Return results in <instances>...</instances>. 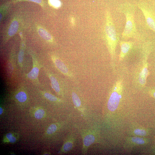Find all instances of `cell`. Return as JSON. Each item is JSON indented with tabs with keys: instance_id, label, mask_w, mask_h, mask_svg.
Wrapping results in <instances>:
<instances>
[{
	"instance_id": "32",
	"label": "cell",
	"mask_w": 155,
	"mask_h": 155,
	"mask_svg": "<svg viewBox=\"0 0 155 155\" xmlns=\"http://www.w3.org/2000/svg\"><path fill=\"white\" fill-rule=\"evenodd\" d=\"M10 154H12V155H15V154L14 153H10Z\"/></svg>"
},
{
	"instance_id": "25",
	"label": "cell",
	"mask_w": 155,
	"mask_h": 155,
	"mask_svg": "<svg viewBox=\"0 0 155 155\" xmlns=\"http://www.w3.org/2000/svg\"><path fill=\"white\" fill-rule=\"evenodd\" d=\"M148 93L152 97L155 98V89H149L148 90Z\"/></svg>"
},
{
	"instance_id": "7",
	"label": "cell",
	"mask_w": 155,
	"mask_h": 155,
	"mask_svg": "<svg viewBox=\"0 0 155 155\" xmlns=\"http://www.w3.org/2000/svg\"><path fill=\"white\" fill-rule=\"evenodd\" d=\"M152 49V46L151 43L146 42L144 44L143 52L145 57V59L138 76L139 83L140 86L142 87H144L145 85L147 78L149 75L147 59Z\"/></svg>"
},
{
	"instance_id": "15",
	"label": "cell",
	"mask_w": 155,
	"mask_h": 155,
	"mask_svg": "<svg viewBox=\"0 0 155 155\" xmlns=\"http://www.w3.org/2000/svg\"><path fill=\"white\" fill-rule=\"evenodd\" d=\"M120 52L119 56V60L122 61L128 53L133 46L134 43L131 41L121 40L119 42Z\"/></svg>"
},
{
	"instance_id": "24",
	"label": "cell",
	"mask_w": 155,
	"mask_h": 155,
	"mask_svg": "<svg viewBox=\"0 0 155 155\" xmlns=\"http://www.w3.org/2000/svg\"><path fill=\"white\" fill-rule=\"evenodd\" d=\"M49 3L53 7L55 8H58L61 5L60 1L59 0H49Z\"/></svg>"
},
{
	"instance_id": "29",
	"label": "cell",
	"mask_w": 155,
	"mask_h": 155,
	"mask_svg": "<svg viewBox=\"0 0 155 155\" xmlns=\"http://www.w3.org/2000/svg\"><path fill=\"white\" fill-rule=\"evenodd\" d=\"M152 153L154 154L155 155V146L152 149Z\"/></svg>"
},
{
	"instance_id": "9",
	"label": "cell",
	"mask_w": 155,
	"mask_h": 155,
	"mask_svg": "<svg viewBox=\"0 0 155 155\" xmlns=\"http://www.w3.org/2000/svg\"><path fill=\"white\" fill-rule=\"evenodd\" d=\"M32 67L30 71L26 74L25 77L36 85L40 84L38 80L39 72L42 67L36 56L32 55Z\"/></svg>"
},
{
	"instance_id": "21",
	"label": "cell",
	"mask_w": 155,
	"mask_h": 155,
	"mask_svg": "<svg viewBox=\"0 0 155 155\" xmlns=\"http://www.w3.org/2000/svg\"><path fill=\"white\" fill-rule=\"evenodd\" d=\"M24 44L22 43L18 53L17 58V63L21 68H22L23 67V62L24 57Z\"/></svg>"
},
{
	"instance_id": "2",
	"label": "cell",
	"mask_w": 155,
	"mask_h": 155,
	"mask_svg": "<svg viewBox=\"0 0 155 155\" xmlns=\"http://www.w3.org/2000/svg\"><path fill=\"white\" fill-rule=\"evenodd\" d=\"M104 35L111 58L113 60L115 59L116 49L119 37L111 13L108 10L105 12Z\"/></svg>"
},
{
	"instance_id": "11",
	"label": "cell",
	"mask_w": 155,
	"mask_h": 155,
	"mask_svg": "<svg viewBox=\"0 0 155 155\" xmlns=\"http://www.w3.org/2000/svg\"><path fill=\"white\" fill-rule=\"evenodd\" d=\"M12 97L18 103L24 104L28 102V97L24 84L20 85L13 93Z\"/></svg>"
},
{
	"instance_id": "14",
	"label": "cell",
	"mask_w": 155,
	"mask_h": 155,
	"mask_svg": "<svg viewBox=\"0 0 155 155\" xmlns=\"http://www.w3.org/2000/svg\"><path fill=\"white\" fill-rule=\"evenodd\" d=\"M16 61L15 56L13 53L7 61L6 70L8 80H12L15 77L16 69Z\"/></svg>"
},
{
	"instance_id": "23",
	"label": "cell",
	"mask_w": 155,
	"mask_h": 155,
	"mask_svg": "<svg viewBox=\"0 0 155 155\" xmlns=\"http://www.w3.org/2000/svg\"><path fill=\"white\" fill-rule=\"evenodd\" d=\"M19 27L18 22L14 21L11 24L8 30V34L9 36L14 35L18 30Z\"/></svg>"
},
{
	"instance_id": "10",
	"label": "cell",
	"mask_w": 155,
	"mask_h": 155,
	"mask_svg": "<svg viewBox=\"0 0 155 155\" xmlns=\"http://www.w3.org/2000/svg\"><path fill=\"white\" fill-rule=\"evenodd\" d=\"M150 142V139L145 137L127 136L125 138L123 147L125 149L132 148L138 146L146 145Z\"/></svg>"
},
{
	"instance_id": "18",
	"label": "cell",
	"mask_w": 155,
	"mask_h": 155,
	"mask_svg": "<svg viewBox=\"0 0 155 155\" xmlns=\"http://www.w3.org/2000/svg\"><path fill=\"white\" fill-rule=\"evenodd\" d=\"M63 123H56L50 125L47 128L46 134L47 135H51L54 134L61 128Z\"/></svg>"
},
{
	"instance_id": "33",
	"label": "cell",
	"mask_w": 155,
	"mask_h": 155,
	"mask_svg": "<svg viewBox=\"0 0 155 155\" xmlns=\"http://www.w3.org/2000/svg\"><path fill=\"white\" fill-rule=\"evenodd\" d=\"M20 35H21L22 34V32H20Z\"/></svg>"
},
{
	"instance_id": "6",
	"label": "cell",
	"mask_w": 155,
	"mask_h": 155,
	"mask_svg": "<svg viewBox=\"0 0 155 155\" xmlns=\"http://www.w3.org/2000/svg\"><path fill=\"white\" fill-rule=\"evenodd\" d=\"M144 17L147 27L155 33V10L146 2L140 1L137 4Z\"/></svg>"
},
{
	"instance_id": "16",
	"label": "cell",
	"mask_w": 155,
	"mask_h": 155,
	"mask_svg": "<svg viewBox=\"0 0 155 155\" xmlns=\"http://www.w3.org/2000/svg\"><path fill=\"white\" fill-rule=\"evenodd\" d=\"M71 97L75 108L80 112L82 115L84 114L83 102L79 94L74 89L72 90Z\"/></svg>"
},
{
	"instance_id": "27",
	"label": "cell",
	"mask_w": 155,
	"mask_h": 155,
	"mask_svg": "<svg viewBox=\"0 0 155 155\" xmlns=\"http://www.w3.org/2000/svg\"><path fill=\"white\" fill-rule=\"evenodd\" d=\"M71 23L73 25H74L75 24V19L73 17H72L71 19Z\"/></svg>"
},
{
	"instance_id": "1",
	"label": "cell",
	"mask_w": 155,
	"mask_h": 155,
	"mask_svg": "<svg viewBox=\"0 0 155 155\" xmlns=\"http://www.w3.org/2000/svg\"><path fill=\"white\" fill-rule=\"evenodd\" d=\"M118 10L119 12L123 14L125 18V25L121 34L122 38L124 40L139 39L140 36L137 30L135 19V5L130 2H125L119 5Z\"/></svg>"
},
{
	"instance_id": "26",
	"label": "cell",
	"mask_w": 155,
	"mask_h": 155,
	"mask_svg": "<svg viewBox=\"0 0 155 155\" xmlns=\"http://www.w3.org/2000/svg\"><path fill=\"white\" fill-rule=\"evenodd\" d=\"M28 1H31L38 3H41L42 2V0H27Z\"/></svg>"
},
{
	"instance_id": "12",
	"label": "cell",
	"mask_w": 155,
	"mask_h": 155,
	"mask_svg": "<svg viewBox=\"0 0 155 155\" xmlns=\"http://www.w3.org/2000/svg\"><path fill=\"white\" fill-rule=\"evenodd\" d=\"M131 136L146 137L151 133L150 129L137 125H132L130 127L128 132Z\"/></svg>"
},
{
	"instance_id": "31",
	"label": "cell",
	"mask_w": 155,
	"mask_h": 155,
	"mask_svg": "<svg viewBox=\"0 0 155 155\" xmlns=\"http://www.w3.org/2000/svg\"><path fill=\"white\" fill-rule=\"evenodd\" d=\"M0 21L1 20V19H2V15L1 13H0Z\"/></svg>"
},
{
	"instance_id": "3",
	"label": "cell",
	"mask_w": 155,
	"mask_h": 155,
	"mask_svg": "<svg viewBox=\"0 0 155 155\" xmlns=\"http://www.w3.org/2000/svg\"><path fill=\"white\" fill-rule=\"evenodd\" d=\"M123 81L121 79L117 80L112 88L107 103V107L111 112L115 111L120 102L123 88Z\"/></svg>"
},
{
	"instance_id": "22",
	"label": "cell",
	"mask_w": 155,
	"mask_h": 155,
	"mask_svg": "<svg viewBox=\"0 0 155 155\" xmlns=\"http://www.w3.org/2000/svg\"><path fill=\"white\" fill-rule=\"evenodd\" d=\"M38 32L40 35L43 38L50 42H53V39L52 36L46 30L40 28L38 29Z\"/></svg>"
},
{
	"instance_id": "34",
	"label": "cell",
	"mask_w": 155,
	"mask_h": 155,
	"mask_svg": "<svg viewBox=\"0 0 155 155\" xmlns=\"http://www.w3.org/2000/svg\"></svg>"
},
{
	"instance_id": "28",
	"label": "cell",
	"mask_w": 155,
	"mask_h": 155,
	"mask_svg": "<svg viewBox=\"0 0 155 155\" xmlns=\"http://www.w3.org/2000/svg\"><path fill=\"white\" fill-rule=\"evenodd\" d=\"M3 112V109L2 107L1 106L0 107V115H2Z\"/></svg>"
},
{
	"instance_id": "5",
	"label": "cell",
	"mask_w": 155,
	"mask_h": 155,
	"mask_svg": "<svg viewBox=\"0 0 155 155\" xmlns=\"http://www.w3.org/2000/svg\"><path fill=\"white\" fill-rule=\"evenodd\" d=\"M79 131L83 142L82 154L85 155L90 146L98 139L99 131L98 129H81Z\"/></svg>"
},
{
	"instance_id": "4",
	"label": "cell",
	"mask_w": 155,
	"mask_h": 155,
	"mask_svg": "<svg viewBox=\"0 0 155 155\" xmlns=\"http://www.w3.org/2000/svg\"><path fill=\"white\" fill-rule=\"evenodd\" d=\"M52 89L59 96L64 97L67 93L68 84L64 78L49 70L45 69Z\"/></svg>"
},
{
	"instance_id": "8",
	"label": "cell",
	"mask_w": 155,
	"mask_h": 155,
	"mask_svg": "<svg viewBox=\"0 0 155 155\" xmlns=\"http://www.w3.org/2000/svg\"><path fill=\"white\" fill-rule=\"evenodd\" d=\"M51 58L55 67L59 72L70 79L74 78V74L70 68L61 58L54 55H51Z\"/></svg>"
},
{
	"instance_id": "30",
	"label": "cell",
	"mask_w": 155,
	"mask_h": 155,
	"mask_svg": "<svg viewBox=\"0 0 155 155\" xmlns=\"http://www.w3.org/2000/svg\"><path fill=\"white\" fill-rule=\"evenodd\" d=\"M51 154L49 153V152H44V153L43 154V155H50Z\"/></svg>"
},
{
	"instance_id": "19",
	"label": "cell",
	"mask_w": 155,
	"mask_h": 155,
	"mask_svg": "<svg viewBox=\"0 0 155 155\" xmlns=\"http://www.w3.org/2000/svg\"><path fill=\"white\" fill-rule=\"evenodd\" d=\"M31 112L36 119H40L45 117V112L44 109L40 107H34L31 108Z\"/></svg>"
},
{
	"instance_id": "17",
	"label": "cell",
	"mask_w": 155,
	"mask_h": 155,
	"mask_svg": "<svg viewBox=\"0 0 155 155\" xmlns=\"http://www.w3.org/2000/svg\"><path fill=\"white\" fill-rule=\"evenodd\" d=\"M40 93L46 100L51 102L57 104H62L64 102V100L55 96L51 92L46 91H40Z\"/></svg>"
},
{
	"instance_id": "20",
	"label": "cell",
	"mask_w": 155,
	"mask_h": 155,
	"mask_svg": "<svg viewBox=\"0 0 155 155\" xmlns=\"http://www.w3.org/2000/svg\"><path fill=\"white\" fill-rule=\"evenodd\" d=\"M18 137V136L17 133H9L6 134L4 136L2 140L3 142L14 143L17 142Z\"/></svg>"
},
{
	"instance_id": "13",
	"label": "cell",
	"mask_w": 155,
	"mask_h": 155,
	"mask_svg": "<svg viewBox=\"0 0 155 155\" xmlns=\"http://www.w3.org/2000/svg\"><path fill=\"white\" fill-rule=\"evenodd\" d=\"M76 137L74 133H71L66 137L59 152L60 154L67 153L73 148Z\"/></svg>"
}]
</instances>
